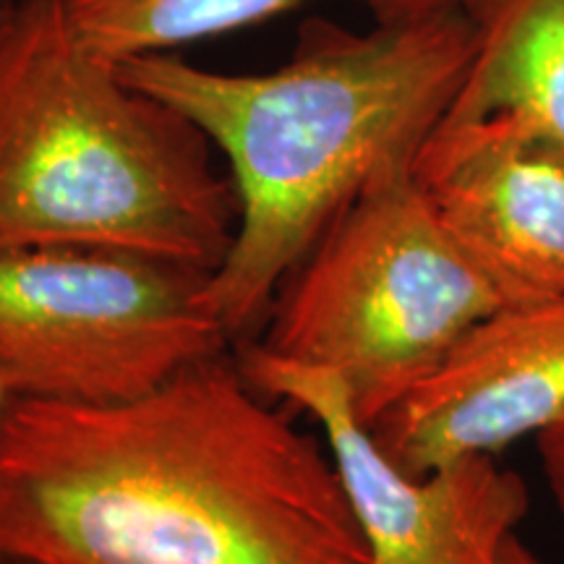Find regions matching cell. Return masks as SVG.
<instances>
[{
	"label": "cell",
	"mask_w": 564,
	"mask_h": 564,
	"mask_svg": "<svg viewBox=\"0 0 564 564\" xmlns=\"http://www.w3.org/2000/svg\"><path fill=\"white\" fill-rule=\"evenodd\" d=\"M70 30L102 58L121 63L262 24L312 0H61ZM379 21L415 17L463 0H358Z\"/></svg>",
	"instance_id": "10"
},
{
	"label": "cell",
	"mask_w": 564,
	"mask_h": 564,
	"mask_svg": "<svg viewBox=\"0 0 564 564\" xmlns=\"http://www.w3.org/2000/svg\"><path fill=\"white\" fill-rule=\"evenodd\" d=\"M246 379L259 392L299 408L319 423L361 528L369 564H499L525 518L523 478L494 455L447 463L426 476L400 470L356 419L343 384L329 371L246 348Z\"/></svg>",
	"instance_id": "6"
},
{
	"label": "cell",
	"mask_w": 564,
	"mask_h": 564,
	"mask_svg": "<svg viewBox=\"0 0 564 564\" xmlns=\"http://www.w3.org/2000/svg\"><path fill=\"white\" fill-rule=\"evenodd\" d=\"M0 564H34V562H30V560H19V556H6V554H0Z\"/></svg>",
	"instance_id": "15"
},
{
	"label": "cell",
	"mask_w": 564,
	"mask_h": 564,
	"mask_svg": "<svg viewBox=\"0 0 564 564\" xmlns=\"http://www.w3.org/2000/svg\"><path fill=\"white\" fill-rule=\"evenodd\" d=\"M13 3H17V0H0V34H3L6 24H9V19L13 13Z\"/></svg>",
	"instance_id": "13"
},
{
	"label": "cell",
	"mask_w": 564,
	"mask_h": 564,
	"mask_svg": "<svg viewBox=\"0 0 564 564\" xmlns=\"http://www.w3.org/2000/svg\"><path fill=\"white\" fill-rule=\"evenodd\" d=\"M183 112L76 37L61 0H17L0 34V243L87 246L215 272L232 181Z\"/></svg>",
	"instance_id": "3"
},
{
	"label": "cell",
	"mask_w": 564,
	"mask_h": 564,
	"mask_svg": "<svg viewBox=\"0 0 564 564\" xmlns=\"http://www.w3.org/2000/svg\"><path fill=\"white\" fill-rule=\"evenodd\" d=\"M564 411V295L505 303L371 426L411 476L497 455Z\"/></svg>",
	"instance_id": "8"
},
{
	"label": "cell",
	"mask_w": 564,
	"mask_h": 564,
	"mask_svg": "<svg viewBox=\"0 0 564 564\" xmlns=\"http://www.w3.org/2000/svg\"><path fill=\"white\" fill-rule=\"evenodd\" d=\"M288 278L257 345L333 373L369 429L502 306L413 165L373 178Z\"/></svg>",
	"instance_id": "4"
},
{
	"label": "cell",
	"mask_w": 564,
	"mask_h": 564,
	"mask_svg": "<svg viewBox=\"0 0 564 564\" xmlns=\"http://www.w3.org/2000/svg\"><path fill=\"white\" fill-rule=\"evenodd\" d=\"M0 554L34 564H369L327 444L215 356L116 403L0 413Z\"/></svg>",
	"instance_id": "1"
},
{
	"label": "cell",
	"mask_w": 564,
	"mask_h": 564,
	"mask_svg": "<svg viewBox=\"0 0 564 564\" xmlns=\"http://www.w3.org/2000/svg\"><path fill=\"white\" fill-rule=\"evenodd\" d=\"M209 278L129 251L0 243V382L58 403L150 392L230 343Z\"/></svg>",
	"instance_id": "5"
},
{
	"label": "cell",
	"mask_w": 564,
	"mask_h": 564,
	"mask_svg": "<svg viewBox=\"0 0 564 564\" xmlns=\"http://www.w3.org/2000/svg\"><path fill=\"white\" fill-rule=\"evenodd\" d=\"M499 564H546L544 560H539L531 549H528L523 541H520V535L514 533L510 541L505 544V552H502V560Z\"/></svg>",
	"instance_id": "12"
},
{
	"label": "cell",
	"mask_w": 564,
	"mask_h": 564,
	"mask_svg": "<svg viewBox=\"0 0 564 564\" xmlns=\"http://www.w3.org/2000/svg\"><path fill=\"white\" fill-rule=\"evenodd\" d=\"M535 436H539V455L544 463L549 489L564 514V411Z\"/></svg>",
	"instance_id": "11"
},
{
	"label": "cell",
	"mask_w": 564,
	"mask_h": 564,
	"mask_svg": "<svg viewBox=\"0 0 564 564\" xmlns=\"http://www.w3.org/2000/svg\"><path fill=\"white\" fill-rule=\"evenodd\" d=\"M11 400H13V392L3 382H0V413L6 411V405H9Z\"/></svg>",
	"instance_id": "14"
},
{
	"label": "cell",
	"mask_w": 564,
	"mask_h": 564,
	"mask_svg": "<svg viewBox=\"0 0 564 564\" xmlns=\"http://www.w3.org/2000/svg\"><path fill=\"white\" fill-rule=\"evenodd\" d=\"M476 58L442 123L518 112L564 137V0H463Z\"/></svg>",
	"instance_id": "9"
},
{
	"label": "cell",
	"mask_w": 564,
	"mask_h": 564,
	"mask_svg": "<svg viewBox=\"0 0 564 564\" xmlns=\"http://www.w3.org/2000/svg\"><path fill=\"white\" fill-rule=\"evenodd\" d=\"M476 58L463 3L350 32L308 21L285 66L220 74L171 53L118 63L131 87L192 121L225 154L238 228L209 278L230 340L257 327L285 278L364 188L413 165Z\"/></svg>",
	"instance_id": "2"
},
{
	"label": "cell",
	"mask_w": 564,
	"mask_h": 564,
	"mask_svg": "<svg viewBox=\"0 0 564 564\" xmlns=\"http://www.w3.org/2000/svg\"><path fill=\"white\" fill-rule=\"evenodd\" d=\"M413 175L502 306L564 295V137L518 112L440 123Z\"/></svg>",
	"instance_id": "7"
}]
</instances>
